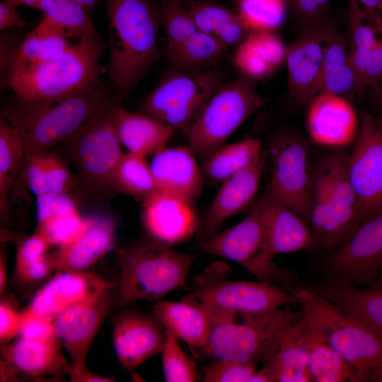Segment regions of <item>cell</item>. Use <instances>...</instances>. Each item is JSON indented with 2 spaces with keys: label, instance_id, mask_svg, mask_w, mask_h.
I'll return each mask as SVG.
<instances>
[{
  "label": "cell",
  "instance_id": "obj_27",
  "mask_svg": "<svg viewBox=\"0 0 382 382\" xmlns=\"http://www.w3.org/2000/svg\"><path fill=\"white\" fill-rule=\"evenodd\" d=\"M57 337L48 340L20 338L2 344L4 361L14 370L33 377L60 378L71 374L70 362L64 357Z\"/></svg>",
  "mask_w": 382,
  "mask_h": 382
},
{
  "label": "cell",
  "instance_id": "obj_42",
  "mask_svg": "<svg viewBox=\"0 0 382 382\" xmlns=\"http://www.w3.org/2000/svg\"><path fill=\"white\" fill-rule=\"evenodd\" d=\"M227 48L214 36L198 30L167 56L178 70L199 71L218 60Z\"/></svg>",
  "mask_w": 382,
  "mask_h": 382
},
{
  "label": "cell",
  "instance_id": "obj_31",
  "mask_svg": "<svg viewBox=\"0 0 382 382\" xmlns=\"http://www.w3.org/2000/svg\"><path fill=\"white\" fill-rule=\"evenodd\" d=\"M28 187L36 196L50 192L69 193L77 180L63 159L49 150L33 154L25 163L16 186Z\"/></svg>",
  "mask_w": 382,
  "mask_h": 382
},
{
  "label": "cell",
  "instance_id": "obj_25",
  "mask_svg": "<svg viewBox=\"0 0 382 382\" xmlns=\"http://www.w3.org/2000/svg\"><path fill=\"white\" fill-rule=\"evenodd\" d=\"M153 311L167 331L193 350L201 351L207 345L214 325V306L192 294L180 301H158Z\"/></svg>",
  "mask_w": 382,
  "mask_h": 382
},
{
  "label": "cell",
  "instance_id": "obj_29",
  "mask_svg": "<svg viewBox=\"0 0 382 382\" xmlns=\"http://www.w3.org/2000/svg\"><path fill=\"white\" fill-rule=\"evenodd\" d=\"M287 50L274 32H251L237 45L233 62L243 76L262 79L286 63Z\"/></svg>",
  "mask_w": 382,
  "mask_h": 382
},
{
  "label": "cell",
  "instance_id": "obj_32",
  "mask_svg": "<svg viewBox=\"0 0 382 382\" xmlns=\"http://www.w3.org/2000/svg\"><path fill=\"white\" fill-rule=\"evenodd\" d=\"M321 174L336 215L347 236L359 226L357 196L347 169V155L328 157L318 170Z\"/></svg>",
  "mask_w": 382,
  "mask_h": 382
},
{
  "label": "cell",
  "instance_id": "obj_45",
  "mask_svg": "<svg viewBox=\"0 0 382 382\" xmlns=\"http://www.w3.org/2000/svg\"><path fill=\"white\" fill-rule=\"evenodd\" d=\"M178 339L166 330L162 349V364L165 379L168 382H194L199 378L196 361L187 355Z\"/></svg>",
  "mask_w": 382,
  "mask_h": 382
},
{
  "label": "cell",
  "instance_id": "obj_37",
  "mask_svg": "<svg viewBox=\"0 0 382 382\" xmlns=\"http://www.w3.org/2000/svg\"><path fill=\"white\" fill-rule=\"evenodd\" d=\"M262 152L261 142L257 139L223 145L204 160V180L214 185L221 184L250 165Z\"/></svg>",
  "mask_w": 382,
  "mask_h": 382
},
{
  "label": "cell",
  "instance_id": "obj_24",
  "mask_svg": "<svg viewBox=\"0 0 382 382\" xmlns=\"http://www.w3.org/2000/svg\"><path fill=\"white\" fill-rule=\"evenodd\" d=\"M150 167L158 191L191 202L200 196L204 178L190 147L165 146L154 154Z\"/></svg>",
  "mask_w": 382,
  "mask_h": 382
},
{
  "label": "cell",
  "instance_id": "obj_9",
  "mask_svg": "<svg viewBox=\"0 0 382 382\" xmlns=\"http://www.w3.org/2000/svg\"><path fill=\"white\" fill-rule=\"evenodd\" d=\"M205 253L235 262L258 281L281 286L291 291L300 282L295 272L277 265L265 236L258 205L241 221L199 242Z\"/></svg>",
  "mask_w": 382,
  "mask_h": 382
},
{
  "label": "cell",
  "instance_id": "obj_39",
  "mask_svg": "<svg viewBox=\"0 0 382 382\" xmlns=\"http://www.w3.org/2000/svg\"><path fill=\"white\" fill-rule=\"evenodd\" d=\"M349 54L362 96V83L366 64L382 28V18L371 17L354 6L349 5Z\"/></svg>",
  "mask_w": 382,
  "mask_h": 382
},
{
  "label": "cell",
  "instance_id": "obj_60",
  "mask_svg": "<svg viewBox=\"0 0 382 382\" xmlns=\"http://www.w3.org/2000/svg\"><path fill=\"white\" fill-rule=\"evenodd\" d=\"M88 13H92L100 0H75Z\"/></svg>",
  "mask_w": 382,
  "mask_h": 382
},
{
  "label": "cell",
  "instance_id": "obj_62",
  "mask_svg": "<svg viewBox=\"0 0 382 382\" xmlns=\"http://www.w3.org/2000/svg\"><path fill=\"white\" fill-rule=\"evenodd\" d=\"M376 117V121L378 128L382 136V114H380L377 117Z\"/></svg>",
  "mask_w": 382,
  "mask_h": 382
},
{
  "label": "cell",
  "instance_id": "obj_28",
  "mask_svg": "<svg viewBox=\"0 0 382 382\" xmlns=\"http://www.w3.org/2000/svg\"><path fill=\"white\" fill-rule=\"evenodd\" d=\"M300 285L340 307L382 342V279L364 289L332 286L313 279Z\"/></svg>",
  "mask_w": 382,
  "mask_h": 382
},
{
  "label": "cell",
  "instance_id": "obj_55",
  "mask_svg": "<svg viewBox=\"0 0 382 382\" xmlns=\"http://www.w3.org/2000/svg\"><path fill=\"white\" fill-rule=\"evenodd\" d=\"M26 21L22 19L16 8H14L4 1L0 2V30L1 31L10 27L22 28L26 25Z\"/></svg>",
  "mask_w": 382,
  "mask_h": 382
},
{
  "label": "cell",
  "instance_id": "obj_54",
  "mask_svg": "<svg viewBox=\"0 0 382 382\" xmlns=\"http://www.w3.org/2000/svg\"><path fill=\"white\" fill-rule=\"evenodd\" d=\"M382 81V28L369 57L362 83L363 93Z\"/></svg>",
  "mask_w": 382,
  "mask_h": 382
},
{
  "label": "cell",
  "instance_id": "obj_30",
  "mask_svg": "<svg viewBox=\"0 0 382 382\" xmlns=\"http://www.w3.org/2000/svg\"><path fill=\"white\" fill-rule=\"evenodd\" d=\"M115 123L120 141L128 152L145 157L166 146L174 130L146 113L129 111L122 103L115 112Z\"/></svg>",
  "mask_w": 382,
  "mask_h": 382
},
{
  "label": "cell",
  "instance_id": "obj_57",
  "mask_svg": "<svg viewBox=\"0 0 382 382\" xmlns=\"http://www.w3.org/2000/svg\"><path fill=\"white\" fill-rule=\"evenodd\" d=\"M7 282V259L4 252L0 255V294L3 295Z\"/></svg>",
  "mask_w": 382,
  "mask_h": 382
},
{
  "label": "cell",
  "instance_id": "obj_12",
  "mask_svg": "<svg viewBox=\"0 0 382 382\" xmlns=\"http://www.w3.org/2000/svg\"><path fill=\"white\" fill-rule=\"evenodd\" d=\"M214 71H180L166 78L146 98L141 112L188 133L199 112L221 86Z\"/></svg>",
  "mask_w": 382,
  "mask_h": 382
},
{
  "label": "cell",
  "instance_id": "obj_35",
  "mask_svg": "<svg viewBox=\"0 0 382 382\" xmlns=\"http://www.w3.org/2000/svg\"><path fill=\"white\" fill-rule=\"evenodd\" d=\"M309 226L316 240V248L325 253L336 249L347 240L328 196L324 180L318 171L313 183Z\"/></svg>",
  "mask_w": 382,
  "mask_h": 382
},
{
  "label": "cell",
  "instance_id": "obj_6",
  "mask_svg": "<svg viewBox=\"0 0 382 382\" xmlns=\"http://www.w3.org/2000/svg\"><path fill=\"white\" fill-rule=\"evenodd\" d=\"M195 257L154 239L117 250L120 270L116 305L158 300L184 287Z\"/></svg>",
  "mask_w": 382,
  "mask_h": 382
},
{
  "label": "cell",
  "instance_id": "obj_59",
  "mask_svg": "<svg viewBox=\"0 0 382 382\" xmlns=\"http://www.w3.org/2000/svg\"><path fill=\"white\" fill-rule=\"evenodd\" d=\"M4 1L16 8L19 5H25L34 8L39 0H4Z\"/></svg>",
  "mask_w": 382,
  "mask_h": 382
},
{
  "label": "cell",
  "instance_id": "obj_46",
  "mask_svg": "<svg viewBox=\"0 0 382 382\" xmlns=\"http://www.w3.org/2000/svg\"><path fill=\"white\" fill-rule=\"evenodd\" d=\"M87 223V217L81 216L79 211L59 214L37 220L35 233L51 246H60L75 239L83 231Z\"/></svg>",
  "mask_w": 382,
  "mask_h": 382
},
{
  "label": "cell",
  "instance_id": "obj_51",
  "mask_svg": "<svg viewBox=\"0 0 382 382\" xmlns=\"http://www.w3.org/2000/svg\"><path fill=\"white\" fill-rule=\"evenodd\" d=\"M19 337L34 340H48L57 337L54 331V318L34 313L25 308Z\"/></svg>",
  "mask_w": 382,
  "mask_h": 382
},
{
  "label": "cell",
  "instance_id": "obj_63",
  "mask_svg": "<svg viewBox=\"0 0 382 382\" xmlns=\"http://www.w3.org/2000/svg\"><path fill=\"white\" fill-rule=\"evenodd\" d=\"M177 1H180V2H182V3L184 4L185 1H186V0H177Z\"/></svg>",
  "mask_w": 382,
  "mask_h": 382
},
{
  "label": "cell",
  "instance_id": "obj_26",
  "mask_svg": "<svg viewBox=\"0 0 382 382\" xmlns=\"http://www.w3.org/2000/svg\"><path fill=\"white\" fill-rule=\"evenodd\" d=\"M266 239L274 257L313 249L317 243L308 224L267 192L259 202Z\"/></svg>",
  "mask_w": 382,
  "mask_h": 382
},
{
  "label": "cell",
  "instance_id": "obj_10",
  "mask_svg": "<svg viewBox=\"0 0 382 382\" xmlns=\"http://www.w3.org/2000/svg\"><path fill=\"white\" fill-rule=\"evenodd\" d=\"M382 270V209L364 221L340 247L326 253L316 282L342 287L371 285Z\"/></svg>",
  "mask_w": 382,
  "mask_h": 382
},
{
  "label": "cell",
  "instance_id": "obj_3",
  "mask_svg": "<svg viewBox=\"0 0 382 382\" xmlns=\"http://www.w3.org/2000/svg\"><path fill=\"white\" fill-rule=\"evenodd\" d=\"M125 93L117 91L61 144L75 167L81 197L105 201L115 194L113 179L123 155L115 112Z\"/></svg>",
  "mask_w": 382,
  "mask_h": 382
},
{
  "label": "cell",
  "instance_id": "obj_50",
  "mask_svg": "<svg viewBox=\"0 0 382 382\" xmlns=\"http://www.w3.org/2000/svg\"><path fill=\"white\" fill-rule=\"evenodd\" d=\"M52 246L39 234L21 240L18 245L15 274H18L37 264Z\"/></svg>",
  "mask_w": 382,
  "mask_h": 382
},
{
  "label": "cell",
  "instance_id": "obj_22",
  "mask_svg": "<svg viewBox=\"0 0 382 382\" xmlns=\"http://www.w3.org/2000/svg\"><path fill=\"white\" fill-rule=\"evenodd\" d=\"M112 338L120 363L132 371L161 352L166 329L154 316L127 311L115 320Z\"/></svg>",
  "mask_w": 382,
  "mask_h": 382
},
{
  "label": "cell",
  "instance_id": "obj_56",
  "mask_svg": "<svg viewBox=\"0 0 382 382\" xmlns=\"http://www.w3.org/2000/svg\"><path fill=\"white\" fill-rule=\"evenodd\" d=\"M349 5L369 16L382 18V0H349Z\"/></svg>",
  "mask_w": 382,
  "mask_h": 382
},
{
  "label": "cell",
  "instance_id": "obj_52",
  "mask_svg": "<svg viewBox=\"0 0 382 382\" xmlns=\"http://www.w3.org/2000/svg\"><path fill=\"white\" fill-rule=\"evenodd\" d=\"M78 211V202L69 193L50 192L37 196V220Z\"/></svg>",
  "mask_w": 382,
  "mask_h": 382
},
{
  "label": "cell",
  "instance_id": "obj_33",
  "mask_svg": "<svg viewBox=\"0 0 382 382\" xmlns=\"http://www.w3.org/2000/svg\"><path fill=\"white\" fill-rule=\"evenodd\" d=\"M322 93L346 98L359 96L358 79L349 58L348 35L338 32L328 47L313 98Z\"/></svg>",
  "mask_w": 382,
  "mask_h": 382
},
{
  "label": "cell",
  "instance_id": "obj_23",
  "mask_svg": "<svg viewBox=\"0 0 382 382\" xmlns=\"http://www.w3.org/2000/svg\"><path fill=\"white\" fill-rule=\"evenodd\" d=\"M307 325L303 316L282 334L253 382H308Z\"/></svg>",
  "mask_w": 382,
  "mask_h": 382
},
{
  "label": "cell",
  "instance_id": "obj_21",
  "mask_svg": "<svg viewBox=\"0 0 382 382\" xmlns=\"http://www.w3.org/2000/svg\"><path fill=\"white\" fill-rule=\"evenodd\" d=\"M87 219L86 226L75 239L49 253L54 270L86 271L115 248V219L107 214H93Z\"/></svg>",
  "mask_w": 382,
  "mask_h": 382
},
{
  "label": "cell",
  "instance_id": "obj_8",
  "mask_svg": "<svg viewBox=\"0 0 382 382\" xmlns=\"http://www.w3.org/2000/svg\"><path fill=\"white\" fill-rule=\"evenodd\" d=\"M265 103L252 79L243 75L221 86L192 125L187 133L190 147L204 160Z\"/></svg>",
  "mask_w": 382,
  "mask_h": 382
},
{
  "label": "cell",
  "instance_id": "obj_38",
  "mask_svg": "<svg viewBox=\"0 0 382 382\" xmlns=\"http://www.w3.org/2000/svg\"><path fill=\"white\" fill-rule=\"evenodd\" d=\"M307 328L310 381H360L356 370L308 326Z\"/></svg>",
  "mask_w": 382,
  "mask_h": 382
},
{
  "label": "cell",
  "instance_id": "obj_58",
  "mask_svg": "<svg viewBox=\"0 0 382 382\" xmlns=\"http://www.w3.org/2000/svg\"><path fill=\"white\" fill-rule=\"evenodd\" d=\"M374 91V99L376 108L382 114V81L375 87Z\"/></svg>",
  "mask_w": 382,
  "mask_h": 382
},
{
  "label": "cell",
  "instance_id": "obj_43",
  "mask_svg": "<svg viewBox=\"0 0 382 382\" xmlns=\"http://www.w3.org/2000/svg\"><path fill=\"white\" fill-rule=\"evenodd\" d=\"M288 9L287 0H237L236 11L249 32H274Z\"/></svg>",
  "mask_w": 382,
  "mask_h": 382
},
{
  "label": "cell",
  "instance_id": "obj_18",
  "mask_svg": "<svg viewBox=\"0 0 382 382\" xmlns=\"http://www.w3.org/2000/svg\"><path fill=\"white\" fill-rule=\"evenodd\" d=\"M266 162V156L262 152L250 165L221 183L204 219L200 221L197 233L199 242L214 236L228 218L249 205L258 190Z\"/></svg>",
  "mask_w": 382,
  "mask_h": 382
},
{
  "label": "cell",
  "instance_id": "obj_61",
  "mask_svg": "<svg viewBox=\"0 0 382 382\" xmlns=\"http://www.w3.org/2000/svg\"><path fill=\"white\" fill-rule=\"evenodd\" d=\"M371 381L382 382V367L376 369L373 373Z\"/></svg>",
  "mask_w": 382,
  "mask_h": 382
},
{
  "label": "cell",
  "instance_id": "obj_34",
  "mask_svg": "<svg viewBox=\"0 0 382 382\" xmlns=\"http://www.w3.org/2000/svg\"><path fill=\"white\" fill-rule=\"evenodd\" d=\"M73 44L58 35L46 33L35 28L27 34L16 49L4 83L15 76L33 70L66 52Z\"/></svg>",
  "mask_w": 382,
  "mask_h": 382
},
{
  "label": "cell",
  "instance_id": "obj_16",
  "mask_svg": "<svg viewBox=\"0 0 382 382\" xmlns=\"http://www.w3.org/2000/svg\"><path fill=\"white\" fill-rule=\"evenodd\" d=\"M337 33L328 20L301 33L288 47V95L298 103H308L313 98L328 47Z\"/></svg>",
  "mask_w": 382,
  "mask_h": 382
},
{
  "label": "cell",
  "instance_id": "obj_49",
  "mask_svg": "<svg viewBox=\"0 0 382 382\" xmlns=\"http://www.w3.org/2000/svg\"><path fill=\"white\" fill-rule=\"evenodd\" d=\"M287 1L301 33L329 20L331 0Z\"/></svg>",
  "mask_w": 382,
  "mask_h": 382
},
{
  "label": "cell",
  "instance_id": "obj_44",
  "mask_svg": "<svg viewBox=\"0 0 382 382\" xmlns=\"http://www.w3.org/2000/svg\"><path fill=\"white\" fill-rule=\"evenodd\" d=\"M161 21L167 39L166 54L179 47L197 30L183 3L160 0Z\"/></svg>",
  "mask_w": 382,
  "mask_h": 382
},
{
  "label": "cell",
  "instance_id": "obj_7",
  "mask_svg": "<svg viewBox=\"0 0 382 382\" xmlns=\"http://www.w3.org/2000/svg\"><path fill=\"white\" fill-rule=\"evenodd\" d=\"M289 306L255 313L228 310L201 351L216 359L264 362L284 331L302 316Z\"/></svg>",
  "mask_w": 382,
  "mask_h": 382
},
{
  "label": "cell",
  "instance_id": "obj_17",
  "mask_svg": "<svg viewBox=\"0 0 382 382\" xmlns=\"http://www.w3.org/2000/svg\"><path fill=\"white\" fill-rule=\"evenodd\" d=\"M193 202L156 191L142 201L141 222L153 239L172 245L197 233L200 221Z\"/></svg>",
  "mask_w": 382,
  "mask_h": 382
},
{
  "label": "cell",
  "instance_id": "obj_40",
  "mask_svg": "<svg viewBox=\"0 0 382 382\" xmlns=\"http://www.w3.org/2000/svg\"><path fill=\"white\" fill-rule=\"evenodd\" d=\"M34 8L44 13V18L58 34L81 40L96 28L88 12L75 0H39Z\"/></svg>",
  "mask_w": 382,
  "mask_h": 382
},
{
  "label": "cell",
  "instance_id": "obj_2",
  "mask_svg": "<svg viewBox=\"0 0 382 382\" xmlns=\"http://www.w3.org/2000/svg\"><path fill=\"white\" fill-rule=\"evenodd\" d=\"M109 81L126 93L156 59L161 21L155 0H106Z\"/></svg>",
  "mask_w": 382,
  "mask_h": 382
},
{
  "label": "cell",
  "instance_id": "obj_14",
  "mask_svg": "<svg viewBox=\"0 0 382 382\" xmlns=\"http://www.w3.org/2000/svg\"><path fill=\"white\" fill-rule=\"evenodd\" d=\"M347 169L357 199L359 225L382 209V136L376 117L363 110Z\"/></svg>",
  "mask_w": 382,
  "mask_h": 382
},
{
  "label": "cell",
  "instance_id": "obj_19",
  "mask_svg": "<svg viewBox=\"0 0 382 382\" xmlns=\"http://www.w3.org/2000/svg\"><path fill=\"white\" fill-rule=\"evenodd\" d=\"M308 105L306 124L313 142L323 146L342 147L356 139L359 116L346 97L322 93Z\"/></svg>",
  "mask_w": 382,
  "mask_h": 382
},
{
  "label": "cell",
  "instance_id": "obj_5",
  "mask_svg": "<svg viewBox=\"0 0 382 382\" xmlns=\"http://www.w3.org/2000/svg\"><path fill=\"white\" fill-rule=\"evenodd\" d=\"M308 327L357 372L371 381L382 367V342L369 329L321 295L301 286L292 290Z\"/></svg>",
  "mask_w": 382,
  "mask_h": 382
},
{
  "label": "cell",
  "instance_id": "obj_36",
  "mask_svg": "<svg viewBox=\"0 0 382 382\" xmlns=\"http://www.w3.org/2000/svg\"><path fill=\"white\" fill-rule=\"evenodd\" d=\"M25 161V151L17 129L0 117V213L5 220L11 209L9 194L13 190Z\"/></svg>",
  "mask_w": 382,
  "mask_h": 382
},
{
  "label": "cell",
  "instance_id": "obj_48",
  "mask_svg": "<svg viewBox=\"0 0 382 382\" xmlns=\"http://www.w3.org/2000/svg\"><path fill=\"white\" fill-rule=\"evenodd\" d=\"M256 363L217 359L204 368V382H249Z\"/></svg>",
  "mask_w": 382,
  "mask_h": 382
},
{
  "label": "cell",
  "instance_id": "obj_4",
  "mask_svg": "<svg viewBox=\"0 0 382 382\" xmlns=\"http://www.w3.org/2000/svg\"><path fill=\"white\" fill-rule=\"evenodd\" d=\"M105 44L95 29L60 57L6 80L18 98L27 100L61 99L101 81L100 61Z\"/></svg>",
  "mask_w": 382,
  "mask_h": 382
},
{
  "label": "cell",
  "instance_id": "obj_11",
  "mask_svg": "<svg viewBox=\"0 0 382 382\" xmlns=\"http://www.w3.org/2000/svg\"><path fill=\"white\" fill-rule=\"evenodd\" d=\"M229 267L216 262L195 278L193 294L209 305L238 313H255L298 303L292 291L264 282L233 281Z\"/></svg>",
  "mask_w": 382,
  "mask_h": 382
},
{
  "label": "cell",
  "instance_id": "obj_41",
  "mask_svg": "<svg viewBox=\"0 0 382 382\" xmlns=\"http://www.w3.org/2000/svg\"><path fill=\"white\" fill-rule=\"evenodd\" d=\"M113 190L115 194H125L141 202L158 191L145 156L123 154L114 175Z\"/></svg>",
  "mask_w": 382,
  "mask_h": 382
},
{
  "label": "cell",
  "instance_id": "obj_1",
  "mask_svg": "<svg viewBox=\"0 0 382 382\" xmlns=\"http://www.w3.org/2000/svg\"><path fill=\"white\" fill-rule=\"evenodd\" d=\"M117 91L110 81L101 80L89 88L58 100H27L16 96L3 107L1 115L21 136L25 164L35 153L49 150L72 134Z\"/></svg>",
  "mask_w": 382,
  "mask_h": 382
},
{
  "label": "cell",
  "instance_id": "obj_15",
  "mask_svg": "<svg viewBox=\"0 0 382 382\" xmlns=\"http://www.w3.org/2000/svg\"><path fill=\"white\" fill-rule=\"evenodd\" d=\"M117 289H109L54 317L56 335L71 359V381L88 369L86 359L88 350L104 319L117 303Z\"/></svg>",
  "mask_w": 382,
  "mask_h": 382
},
{
  "label": "cell",
  "instance_id": "obj_53",
  "mask_svg": "<svg viewBox=\"0 0 382 382\" xmlns=\"http://www.w3.org/2000/svg\"><path fill=\"white\" fill-rule=\"evenodd\" d=\"M23 323V313L10 303L1 301L0 303V341L7 343L19 335Z\"/></svg>",
  "mask_w": 382,
  "mask_h": 382
},
{
  "label": "cell",
  "instance_id": "obj_20",
  "mask_svg": "<svg viewBox=\"0 0 382 382\" xmlns=\"http://www.w3.org/2000/svg\"><path fill=\"white\" fill-rule=\"evenodd\" d=\"M58 272L39 289L27 310L54 318L64 311L91 300L105 291L118 288V282L106 280L87 271Z\"/></svg>",
  "mask_w": 382,
  "mask_h": 382
},
{
  "label": "cell",
  "instance_id": "obj_47",
  "mask_svg": "<svg viewBox=\"0 0 382 382\" xmlns=\"http://www.w3.org/2000/svg\"><path fill=\"white\" fill-rule=\"evenodd\" d=\"M187 8L197 29L216 38L238 16L236 11L209 1H191Z\"/></svg>",
  "mask_w": 382,
  "mask_h": 382
},
{
  "label": "cell",
  "instance_id": "obj_13",
  "mask_svg": "<svg viewBox=\"0 0 382 382\" xmlns=\"http://www.w3.org/2000/svg\"><path fill=\"white\" fill-rule=\"evenodd\" d=\"M270 156L272 175L266 192L309 224L313 184L306 145L296 137L284 136L272 144Z\"/></svg>",
  "mask_w": 382,
  "mask_h": 382
}]
</instances>
